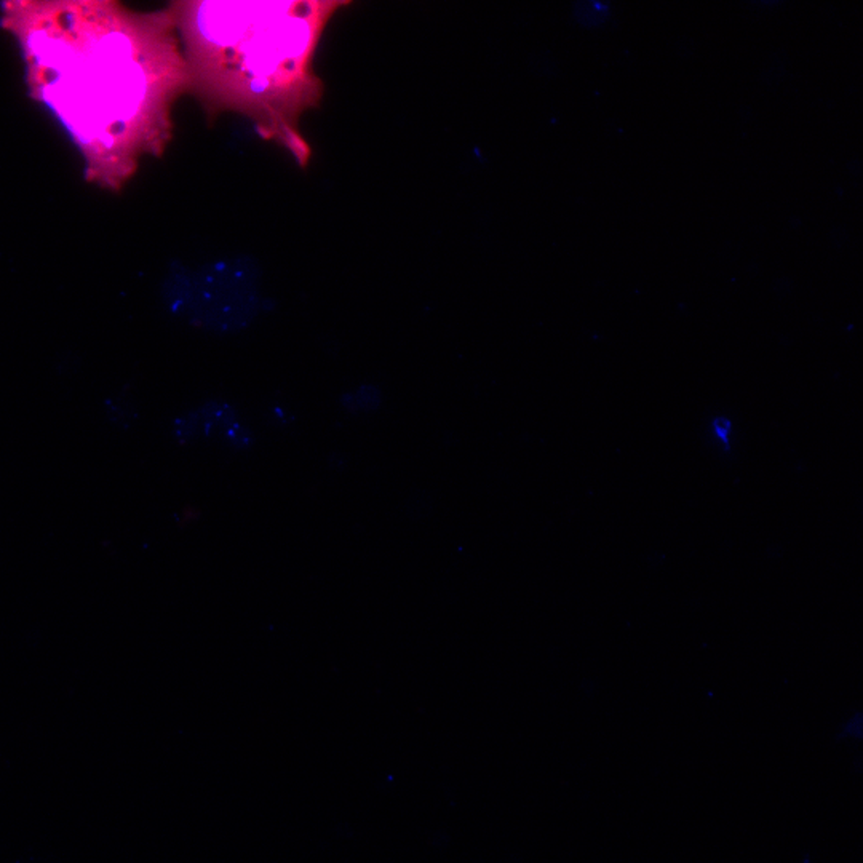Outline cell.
<instances>
[{
	"mask_svg": "<svg viewBox=\"0 0 863 863\" xmlns=\"http://www.w3.org/2000/svg\"><path fill=\"white\" fill-rule=\"evenodd\" d=\"M381 392L376 387L364 386L355 392L347 393L342 396V405L352 413L358 411H373L381 405Z\"/></svg>",
	"mask_w": 863,
	"mask_h": 863,
	"instance_id": "obj_4",
	"label": "cell"
},
{
	"mask_svg": "<svg viewBox=\"0 0 863 863\" xmlns=\"http://www.w3.org/2000/svg\"><path fill=\"white\" fill-rule=\"evenodd\" d=\"M4 11L31 92L66 128L88 183L117 192L141 158L162 156L173 106L189 94L170 6L146 13L114 0H21Z\"/></svg>",
	"mask_w": 863,
	"mask_h": 863,
	"instance_id": "obj_1",
	"label": "cell"
},
{
	"mask_svg": "<svg viewBox=\"0 0 863 863\" xmlns=\"http://www.w3.org/2000/svg\"><path fill=\"white\" fill-rule=\"evenodd\" d=\"M715 432L727 446V435H729V432H731V422L724 418H718L715 420Z\"/></svg>",
	"mask_w": 863,
	"mask_h": 863,
	"instance_id": "obj_5",
	"label": "cell"
},
{
	"mask_svg": "<svg viewBox=\"0 0 863 863\" xmlns=\"http://www.w3.org/2000/svg\"><path fill=\"white\" fill-rule=\"evenodd\" d=\"M349 2L181 0L170 5L189 72V94L208 117L237 112L300 166L312 151L303 115L323 98L315 53L323 31Z\"/></svg>",
	"mask_w": 863,
	"mask_h": 863,
	"instance_id": "obj_2",
	"label": "cell"
},
{
	"mask_svg": "<svg viewBox=\"0 0 863 863\" xmlns=\"http://www.w3.org/2000/svg\"><path fill=\"white\" fill-rule=\"evenodd\" d=\"M198 432L211 433L219 430L224 437L237 447H248L253 443V437L245 427L237 420L235 409L227 403L211 401L195 411Z\"/></svg>",
	"mask_w": 863,
	"mask_h": 863,
	"instance_id": "obj_3",
	"label": "cell"
}]
</instances>
